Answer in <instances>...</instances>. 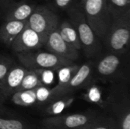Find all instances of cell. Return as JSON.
<instances>
[{
    "mask_svg": "<svg viewBox=\"0 0 130 129\" xmlns=\"http://www.w3.org/2000/svg\"><path fill=\"white\" fill-rule=\"evenodd\" d=\"M66 11L69 20L78 33L85 56L89 59L96 58L103 52L104 46L88 24L81 2L74 3Z\"/></svg>",
    "mask_w": 130,
    "mask_h": 129,
    "instance_id": "obj_1",
    "label": "cell"
},
{
    "mask_svg": "<svg viewBox=\"0 0 130 129\" xmlns=\"http://www.w3.org/2000/svg\"><path fill=\"white\" fill-rule=\"evenodd\" d=\"M85 17L103 44L113 21L107 0H81Z\"/></svg>",
    "mask_w": 130,
    "mask_h": 129,
    "instance_id": "obj_2",
    "label": "cell"
},
{
    "mask_svg": "<svg viewBox=\"0 0 130 129\" xmlns=\"http://www.w3.org/2000/svg\"><path fill=\"white\" fill-rule=\"evenodd\" d=\"M130 14L113 17L109 30L103 41L107 52L125 54L129 52Z\"/></svg>",
    "mask_w": 130,
    "mask_h": 129,
    "instance_id": "obj_3",
    "label": "cell"
},
{
    "mask_svg": "<svg viewBox=\"0 0 130 129\" xmlns=\"http://www.w3.org/2000/svg\"><path fill=\"white\" fill-rule=\"evenodd\" d=\"M129 54H117L106 51L94 58L93 72L100 78L113 79L119 78L125 71H129Z\"/></svg>",
    "mask_w": 130,
    "mask_h": 129,
    "instance_id": "obj_4",
    "label": "cell"
},
{
    "mask_svg": "<svg viewBox=\"0 0 130 129\" xmlns=\"http://www.w3.org/2000/svg\"><path fill=\"white\" fill-rule=\"evenodd\" d=\"M16 57L21 65L27 69L33 70L57 71L64 66L74 63L72 61L62 58L47 50L16 53Z\"/></svg>",
    "mask_w": 130,
    "mask_h": 129,
    "instance_id": "obj_5",
    "label": "cell"
},
{
    "mask_svg": "<svg viewBox=\"0 0 130 129\" xmlns=\"http://www.w3.org/2000/svg\"><path fill=\"white\" fill-rule=\"evenodd\" d=\"M59 24V16L50 8L44 5L36 6L27 21V26L45 39H46L51 31L58 27Z\"/></svg>",
    "mask_w": 130,
    "mask_h": 129,
    "instance_id": "obj_6",
    "label": "cell"
},
{
    "mask_svg": "<svg viewBox=\"0 0 130 129\" xmlns=\"http://www.w3.org/2000/svg\"><path fill=\"white\" fill-rule=\"evenodd\" d=\"M44 47L47 51L72 62H75L79 58L80 51L68 43L61 36L58 27L48 34Z\"/></svg>",
    "mask_w": 130,
    "mask_h": 129,
    "instance_id": "obj_7",
    "label": "cell"
},
{
    "mask_svg": "<svg viewBox=\"0 0 130 129\" xmlns=\"http://www.w3.org/2000/svg\"><path fill=\"white\" fill-rule=\"evenodd\" d=\"M46 39L28 26L21 30L11 43L10 48L15 52H27L38 50L44 46Z\"/></svg>",
    "mask_w": 130,
    "mask_h": 129,
    "instance_id": "obj_8",
    "label": "cell"
},
{
    "mask_svg": "<svg viewBox=\"0 0 130 129\" xmlns=\"http://www.w3.org/2000/svg\"><path fill=\"white\" fill-rule=\"evenodd\" d=\"M36 5L27 1L13 2L5 10L3 15L4 21H27Z\"/></svg>",
    "mask_w": 130,
    "mask_h": 129,
    "instance_id": "obj_9",
    "label": "cell"
},
{
    "mask_svg": "<svg viewBox=\"0 0 130 129\" xmlns=\"http://www.w3.org/2000/svg\"><path fill=\"white\" fill-rule=\"evenodd\" d=\"M26 25L27 21H4L0 27V40L10 47Z\"/></svg>",
    "mask_w": 130,
    "mask_h": 129,
    "instance_id": "obj_10",
    "label": "cell"
},
{
    "mask_svg": "<svg viewBox=\"0 0 130 129\" xmlns=\"http://www.w3.org/2000/svg\"><path fill=\"white\" fill-rule=\"evenodd\" d=\"M27 68L23 65L14 64L5 76L0 81V84L7 90H15L20 85Z\"/></svg>",
    "mask_w": 130,
    "mask_h": 129,
    "instance_id": "obj_11",
    "label": "cell"
},
{
    "mask_svg": "<svg viewBox=\"0 0 130 129\" xmlns=\"http://www.w3.org/2000/svg\"><path fill=\"white\" fill-rule=\"evenodd\" d=\"M93 73V62L89 61L85 62L82 65H79L76 72L65 85H66L69 89L78 87L88 81Z\"/></svg>",
    "mask_w": 130,
    "mask_h": 129,
    "instance_id": "obj_12",
    "label": "cell"
},
{
    "mask_svg": "<svg viewBox=\"0 0 130 129\" xmlns=\"http://www.w3.org/2000/svg\"><path fill=\"white\" fill-rule=\"evenodd\" d=\"M58 30L61 36L68 43H69L77 50H82V46L78 33L69 20H64L63 21L59 23L58 26Z\"/></svg>",
    "mask_w": 130,
    "mask_h": 129,
    "instance_id": "obj_13",
    "label": "cell"
},
{
    "mask_svg": "<svg viewBox=\"0 0 130 129\" xmlns=\"http://www.w3.org/2000/svg\"><path fill=\"white\" fill-rule=\"evenodd\" d=\"M40 84L41 81L37 72L33 69H27L23 77L20 85L18 87L17 89L18 90V91L25 90H33L38 87Z\"/></svg>",
    "mask_w": 130,
    "mask_h": 129,
    "instance_id": "obj_14",
    "label": "cell"
},
{
    "mask_svg": "<svg viewBox=\"0 0 130 129\" xmlns=\"http://www.w3.org/2000/svg\"><path fill=\"white\" fill-rule=\"evenodd\" d=\"M113 17L130 14V0H107Z\"/></svg>",
    "mask_w": 130,
    "mask_h": 129,
    "instance_id": "obj_15",
    "label": "cell"
},
{
    "mask_svg": "<svg viewBox=\"0 0 130 129\" xmlns=\"http://www.w3.org/2000/svg\"><path fill=\"white\" fill-rule=\"evenodd\" d=\"M36 100L37 97L35 89L17 91L13 97V100L14 103L19 105L31 104L34 103Z\"/></svg>",
    "mask_w": 130,
    "mask_h": 129,
    "instance_id": "obj_16",
    "label": "cell"
},
{
    "mask_svg": "<svg viewBox=\"0 0 130 129\" xmlns=\"http://www.w3.org/2000/svg\"><path fill=\"white\" fill-rule=\"evenodd\" d=\"M15 64L14 60L6 55H0V81Z\"/></svg>",
    "mask_w": 130,
    "mask_h": 129,
    "instance_id": "obj_17",
    "label": "cell"
},
{
    "mask_svg": "<svg viewBox=\"0 0 130 129\" xmlns=\"http://www.w3.org/2000/svg\"><path fill=\"white\" fill-rule=\"evenodd\" d=\"M87 118L83 115H72L69 116L66 120V125L69 128H75L85 124Z\"/></svg>",
    "mask_w": 130,
    "mask_h": 129,
    "instance_id": "obj_18",
    "label": "cell"
},
{
    "mask_svg": "<svg viewBox=\"0 0 130 129\" xmlns=\"http://www.w3.org/2000/svg\"><path fill=\"white\" fill-rule=\"evenodd\" d=\"M22 124L16 120H5L0 119V129H22Z\"/></svg>",
    "mask_w": 130,
    "mask_h": 129,
    "instance_id": "obj_19",
    "label": "cell"
},
{
    "mask_svg": "<svg viewBox=\"0 0 130 129\" xmlns=\"http://www.w3.org/2000/svg\"><path fill=\"white\" fill-rule=\"evenodd\" d=\"M35 92H36V97L39 101H45L46 100H47V98L50 97V91L47 88L43 87H37Z\"/></svg>",
    "mask_w": 130,
    "mask_h": 129,
    "instance_id": "obj_20",
    "label": "cell"
},
{
    "mask_svg": "<svg viewBox=\"0 0 130 129\" xmlns=\"http://www.w3.org/2000/svg\"><path fill=\"white\" fill-rule=\"evenodd\" d=\"M74 2L75 0H53V4L59 9L66 10L74 4Z\"/></svg>",
    "mask_w": 130,
    "mask_h": 129,
    "instance_id": "obj_21",
    "label": "cell"
},
{
    "mask_svg": "<svg viewBox=\"0 0 130 129\" xmlns=\"http://www.w3.org/2000/svg\"><path fill=\"white\" fill-rule=\"evenodd\" d=\"M65 103L63 101H59L56 102L53 106V111L55 114L60 113L65 108Z\"/></svg>",
    "mask_w": 130,
    "mask_h": 129,
    "instance_id": "obj_22",
    "label": "cell"
},
{
    "mask_svg": "<svg viewBox=\"0 0 130 129\" xmlns=\"http://www.w3.org/2000/svg\"><path fill=\"white\" fill-rule=\"evenodd\" d=\"M13 2H14V0H0V14H3L7 8Z\"/></svg>",
    "mask_w": 130,
    "mask_h": 129,
    "instance_id": "obj_23",
    "label": "cell"
},
{
    "mask_svg": "<svg viewBox=\"0 0 130 129\" xmlns=\"http://www.w3.org/2000/svg\"><path fill=\"white\" fill-rule=\"evenodd\" d=\"M89 97H90V99H91L92 101L97 102V101H98L99 99H100V93H99V91H98L96 88H93V89H91V90L90 91Z\"/></svg>",
    "mask_w": 130,
    "mask_h": 129,
    "instance_id": "obj_24",
    "label": "cell"
},
{
    "mask_svg": "<svg viewBox=\"0 0 130 129\" xmlns=\"http://www.w3.org/2000/svg\"><path fill=\"white\" fill-rule=\"evenodd\" d=\"M50 71H51V70H45L46 74H43V75H42L43 80L46 84H50L53 80V75H52V73L50 74Z\"/></svg>",
    "mask_w": 130,
    "mask_h": 129,
    "instance_id": "obj_25",
    "label": "cell"
},
{
    "mask_svg": "<svg viewBox=\"0 0 130 129\" xmlns=\"http://www.w3.org/2000/svg\"><path fill=\"white\" fill-rule=\"evenodd\" d=\"M123 129H130V114L126 116V118L125 119L123 122Z\"/></svg>",
    "mask_w": 130,
    "mask_h": 129,
    "instance_id": "obj_26",
    "label": "cell"
},
{
    "mask_svg": "<svg viewBox=\"0 0 130 129\" xmlns=\"http://www.w3.org/2000/svg\"><path fill=\"white\" fill-rule=\"evenodd\" d=\"M97 129H106V128H97Z\"/></svg>",
    "mask_w": 130,
    "mask_h": 129,
    "instance_id": "obj_27",
    "label": "cell"
}]
</instances>
